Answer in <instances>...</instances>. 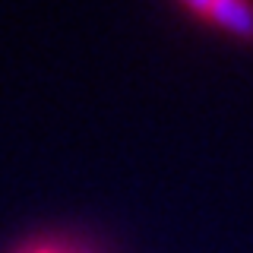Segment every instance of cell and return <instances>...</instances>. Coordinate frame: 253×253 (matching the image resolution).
<instances>
[{
  "mask_svg": "<svg viewBox=\"0 0 253 253\" xmlns=\"http://www.w3.org/2000/svg\"><path fill=\"white\" fill-rule=\"evenodd\" d=\"M184 10L196 19L209 22L228 35L241 38V42H253V3L244 0H187Z\"/></svg>",
  "mask_w": 253,
  "mask_h": 253,
  "instance_id": "obj_1",
  "label": "cell"
},
{
  "mask_svg": "<svg viewBox=\"0 0 253 253\" xmlns=\"http://www.w3.org/2000/svg\"><path fill=\"white\" fill-rule=\"evenodd\" d=\"M29 253H60V250H54V247H35V250H29Z\"/></svg>",
  "mask_w": 253,
  "mask_h": 253,
  "instance_id": "obj_2",
  "label": "cell"
}]
</instances>
